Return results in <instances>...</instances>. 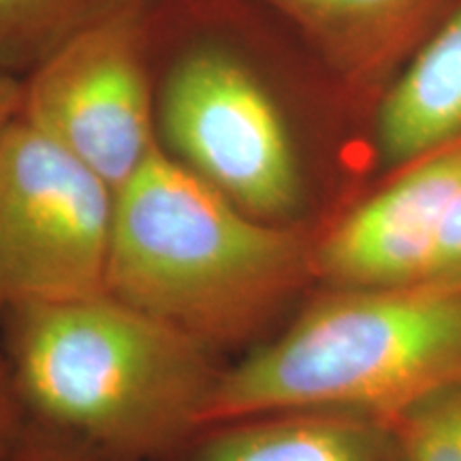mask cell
Returning <instances> with one entry per match:
<instances>
[{"label":"cell","mask_w":461,"mask_h":461,"mask_svg":"<svg viewBox=\"0 0 461 461\" xmlns=\"http://www.w3.org/2000/svg\"><path fill=\"white\" fill-rule=\"evenodd\" d=\"M28 419L105 461H163L207 428L230 359L112 293L0 314Z\"/></svg>","instance_id":"6da1fadb"},{"label":"cell","mask_w":461,"mask_h":461,"mask_svg":"<svg viewBox=\"0 0 461 461\" xmlns=\"http://www.w3.org/2000/svg\"><path fill=\"white\" fill-rule=\"evenodd\" d=\"M314 241L240 210L157 146L115 193L107 293L224 357L244 355L316 280Z\"/></svg>","instance_id":"7a4b0ae2"},{"label":"cell","mask_w":461,"mask_h":461,"mask_svg":"<svg viewBox=\"0 0 461 461\" xmlns=\"http://www.w3.org/2000/svg\"><path fill=\"white\" fill-rule=\"evenodd\" d=\"M461 380V285L322 288L224 370L207 425L274 411L389 419Z\"/></svg>","instance_id":"3957f363"},{"label":"cell","mask_w":461,"mask_h":461,"mask_svg":"<svg viewBox=\"0 0 461 461\" xmlns=\"http://www.w3.org/2000/svg\"><path fill=\"white\" fill-rule=\"evenodd\" d=\"M115 193L17 118L0 132V314L107 291Z\"/></svg>","instance_id":"277c9868"},{"label":"cell","mask_w":461,"mask_h":461,"mask_svg":"<svg viewBox=\"0 0 461 461\" xmlns=\"http://www.w3.org/2000/svg\"><path fill=\"white\" fill-rule=\"evenodd\" d=\"M160 118L176 160L258 221L302 227V167L278 105L238 56L197 48L167 77Z\"/></svg>","instance_id":"5b68a950"},{"label":"cell","mask_w":461,"mask_h":461,"mask_svg":"<svg viewBox=\"0 0 461 461\" xmlns=\"http://www.w3.org/2000/svg\"><path fill=\"white\" fill-rule=\"evenodd\" d=\"M131 7L90 17L43 56L22 86L20 118L60 143L113 193L158 146Z\"/></svg>","instance_id":"8992f818"},{"label":"cell","mask_w":461,"mask_h":461,"mask_svg":"<svg viewBox=\"0 0 461 461\" xmlns=\"http://www.w3.org/2000/svg\"><path fill=\"white\" fill-rule=\"evenodd\" d=\"M461 186V140L395 169L314 241L322 288H387L429 282L448 205Z\"/></svg>","instance_id":"52a82bcc"},{"label":"cell","mask_w":461,"mask_h":461,"mask_svg":"<svg viewBox=\"0 0 461 461\" xmlns=\"http://www.w3.org/2000/svg\"><path fill=\"white\" fill-rule=\"evenodd\" d=\"M163 461H389V429L361 412H258L207 425Z\"/></svg>","instance_id":"ba28073f"},{"label":"cell","mask_w":461,"mask_h":461,"mask_svg":"<svg viewBox=\"0 0 461 461\" xmlns=\"http://www.w3.org/2000/svg\"><path fill=\"white\" fill-rule=\"evenodd\" d=\"M461 140V7L438 26L395 84L376 118L384 165L400 169Z\"/></svg>","instance_id":"9c48e42d"},{"label":"cell","mask_w":461,"mask_h":461,"mask_svg":"<svg viewBox=\"0 0 461 461\" xmlns=\"http://www.w3.org/2000/svg\"><path fill=\"white\" fill-rule=\"evenodd\" d=\"M348 75L376 73L440 0H267Z\"/></svg>","instance_id":"30bf717a"},{"label":"cell","mask_w":461,"mask_h":461,"mask_svg":"<svg viewBox=\"0 0 461 461\" xmlns=\"http://www.w3.org/2000/svg\"><path fill=\"white\" fill-rule=\"evenodd\" d=\"M389 461H461V380L387 419Z\"/></svg>","instance_id":"8fae6325"},{"label":"cell","mask_w":461,"mask_h":461,"mask_svg":"<svg viewBox=\"0 0 461 461\" xmlns=\"http://www.w3.org/2000/svg\"><path fill=\"white\" fill-rule=\"evenodd\" d=\"M68 5L71 0H0V73L48 45V32L60 24V9Z\"/></svg>","instance_id":"7c38bea8"},{"label":"cell","mask_w":461,"mask_h":461,"mask_svg":"<svg viewBox=\"0 0 461 461\" xmlns=\"http://www.w3.org/2000/svg\"><path fill=\"white\" fill-rule=\"evenodd\" d=\"M0 461H105L92 448L65 431L28 419V425L15 447Z\"/></svg>","instance_id":"4fadbf2b"},{"label":"cell","mask_w":461,"mask_h":461,"mask_svg":"<svg viewBox=\"0 0 461 461\" xmlns=\"http://www.w3.org/2000/svg\"><path fill=\"white\" fill-rule=\"evenodd\" d=\"M429 282L461 285V186L442 222Z\"/></svg>","instance_id":"5bb4252c"},{"label":"cell","mask_w":461,"mask_h":461,"mask_svg":"<svg viewBox=\"0 0 461 461\" xmlns=\"http://www.w3.org/2000/svg\"><path fill=\"white\" fill-rule=\"evenodd\" d=\"M28 425V412L17 393L14 374L0 339V459L7 455Z\"/></svg>","instance_id":"9a60e30c"},{"label":"cell","mask_w":461,"mask_h":461,"mask_svg":"<svg viewBox=\"0 0 461 461\" xmlns=\"http://www.w3.org/2000/svg\"><path fill=\"white\" fill-rule=\"evenodd\" d=\"M22 109V84L9 73H0V132L14 122Z\"/></svg>","instance_id":"2e32d148"}]
</instances>
